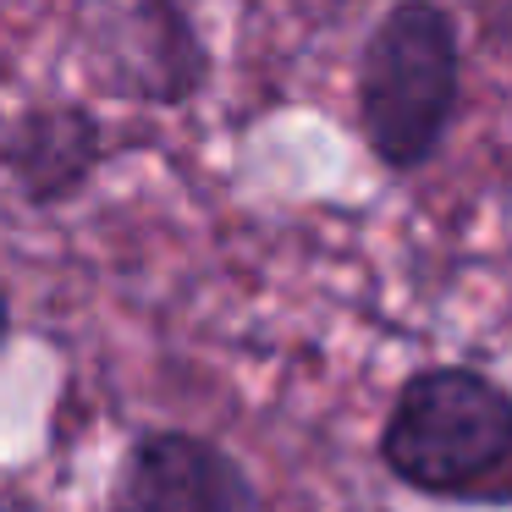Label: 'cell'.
<instances>
[{
  "mask_svg": "<svg viewBox=\"0 0 512 512\" xmlns=\"http://www.w3.org/2000/svg\"><path fill=\"white\" fill-rule=\"evenodd\" d=\"M100 155H105V133L83 105H34L0 138V171L39 210L72 199L94 177Z\"/></svg>",
  "mask_w": 512,
  "mask_h": 512,
  "instance_id": "cell-4",
  "label": "cell"
},
{
  "mask_svg": "<svg viewBox=\"0 0 512 512\" xmlns=\"http://www.w3.org/2000/svg\"><path fill=\"white\" fill-rule=\"evenodd\" d=\"M391 479L435 501H512V391L468 364L402 380L380 424Z\"/></svg>",
  "mask_w": 512,
  "mask_h": 512,
  "instance_id": "cell-1",
  "label": "cell"
},
{
  "mask_svg": "<svg viewBox=\"0 0 512 512\" xmlns=\"http://www.w3.org/2000/svg\"><path fill=\"white\" fill-rule=\"evenodd\" d=\"M111 512H259L248 468L188 430H149L116 474Z\"/></svg>",
  "mask_w": 512,
  "mask_h": 512,
  "instance_id": "cell-3",
  "label": "cell"
},
{
  "mask_svg": "<svg viewBox=\"0 0 512 512\" xmlns=\"http://www.w3.org/2000/svg\"><path fill=\"white\" fill-rule=\"evenodd\" d=\"M463 100V45L441 0H397L358 56V133L386 171L441 155Z\"/></svg>",
  "mask_w": 512,
  "mask_h": 512,
  "instance_id": "cell-2",
  "label": "cell"
},
{
  "mask_svg": "<svg viewBox=\"0 0 512 512\" xmlns=\"http://www.w3.org/2000/svg\"><path fill=\"white\" fill-rule=\"evenodd\" d=\"M6 325H12V309H6V292H0V342H6Z\"/></svg>",
  "mask_w": 512,
  "mask_h": 512,
  "instance_id": "cell-5",
  "label": "cell"
}]
</instances>
